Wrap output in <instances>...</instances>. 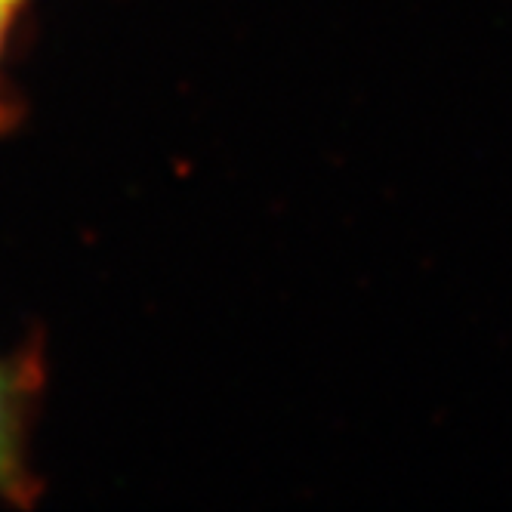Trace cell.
<instances>
[{
  "label": "cell",
  "instance_id": "cell-1",
  "mask_svg": "<svg viewBox=\"0 0 512 512\" xmlns=\"http://www.w3.org/2000/svg\"><path fill=\"white\" fill-rule=\"evenodd\" d=\"M16 438H19V423H16V401H13V386L7 383L4 371H0V485H13L16 479Z\"/></svg>",
  "mask_w": 512,
  "mask_h": 512
},
{
  "label": "cell",
  "instance_id": "cell-2",
  "mask_svg": "<svg viewBox=\"0 0 512 512\" xmlns=\"http://www.w3.org/2000/svg\"><path fill=\"white\" fill-rule=\"evenodd\" d=\"M10 7H13V0H0V38H4V28H7Z\"/></svg>",
  "mask_w": 512,
  "mask_h": 512
},
{
  "label": "cell",
  "instance_id": "cell-3",
  "mask_svg": "<svg viewBox=\"0 0 512 512\" xmlns=\"http://www.w3.org/2000/svg\"><path fill=\"white\" fill-rule=\"evenodd\" d=\"M13 4H16V0H13Z\"/></svg>",
  "mask_w": 512,
  "mask_h": 512
}]
</instances>
